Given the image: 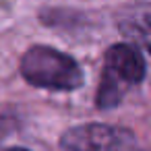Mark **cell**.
<instances>
[{"mask_svg": "<svg viewBox=\"0 0 151 151\" xmlns=\"http://www.w3.org/2000/svg\"><path fill=\"white\" fill-rule=\"evenodd\" d=\"M145 79V58L132 44H114L104 56L101 79L95 93L99 110L116 108L122 97Z\"/></svg>", "mask_w": 151, "mask_h": 151, "instance_id": "7a4b0ae2", "label": "cell"}, {"mask_svg": "<svg viewBox=\"0 0 151 151\" xmlns=\"http://www.w3.org/2000/svg\"><path fill=\"white\" fill-rule=\"evenodd\" d=\"M137 35L141 37V42L147 46V50L151 52V15H145L141 21H139V27H137Z\"/></svg>", "mask_w": 151, "mask_h": 151, "instance_id": "277c9868", "label": "cell"}, {"mask_svg": "<svg viewBox=\"0 0 151 151\" xmlns=\"http://www.w3.org/2000/svg\"><path fill=\"white\" fill-rule=\"evenodd\" d=\"M60 145L66 151H114L120 145V132L110 124H81L68 128L60 137Z\"/></svg>", "mask_w": 151, "mask_h": 151, "instance_id": "3957f363", "label": "cell"}, {"mask_svg": "<svg viewBox=\"0 0 151 151\" xmlns=\"http://www.w3.org/2000/svg\"><path fill=\"white\" fill-rule=\"evenodd\" d=\"M21 75L29 85L50 91H75L85 81L83 70L73 56L42 44L31 46L23 54Z\"/></svg>", "mask_w": 151, "mask_h": 151, "instance_id": "6da1fadb", "label": "cell"}, {"mask_svg": "<svg viewBox=\"0 0 151 151\" xmlns=\"http://www.w3.org/2000/svg\"><path fill=\"white\" fill-rule=\"evenodd\" d=\"M6 151H29V149H25V147H11V149H6Z\"/></svg>", "mask_w": 151, "mask_h": 151, "instance_id": "5b68a950", "label": "cell"}]
</instances>
